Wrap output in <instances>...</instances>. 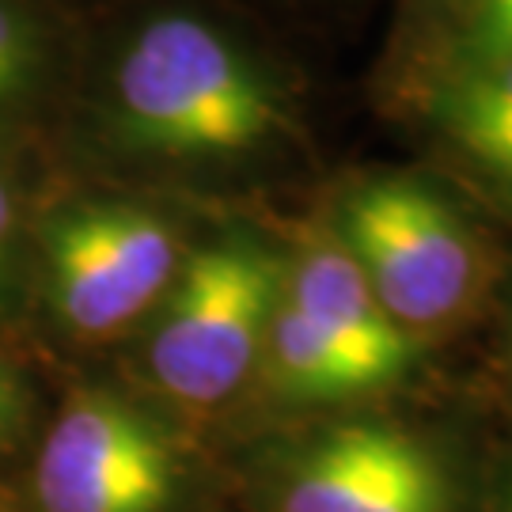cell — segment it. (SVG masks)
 Returning a JSON list of instances; mask_svg holds the SVG:
<instances>
[{
    "instance_id": "5bb4252c",
    "label": "cell",
    "mask_w": 512,
    "mask_h": 512,
    "mask_svg": "<svg viewBox=\"0 0 512 512\" xmlns=\"http://www.w3.org/2000/svg\"><path fill=\"white\" fill-rule=\"evenodd\" d=\"M418 4H421V8H429V12H433V19H444L452 8H456L459 0H418Z\"/></svg>"
},
{
    "instance_id": "30bf717a",
    "label": "cell",
    "mask_w": 512,
    "mask_h": 512,
    "mask_svg": "<svg viewBox=\"0 0 512 512\" xmlns=\"http://www.w3.org/2000/svg\"><path fill=\"white\" fill-rule=\"evenodd\" d=\"M490 327H494V346H490V380H486L482 399L501 418V425L512 429V274L505 281L501 300H497Z\"/></svg>"
},
{
    "instance_id": "8fae6325",
    "label": "cell",
    "mask_w": 512,
    "mask_h": 512,
    "mask_svg": "<svg viewBox=\"0 0 512 512\" xmlns=\"http://www.w3.org/2000/svg\"><path fill=\"white\" fill-rule=\"evenodd\" d=\"M486 512H512V429H501V444H497L494 482H490V501Z\"/></svg>"
},
{
    "instance_id": "ba28073f",
    "label": "cell",
    "mask_w": 512,
    "mask_h": 512,
    "mask_svg": "<svg viewBox=\"0 0 512 512\" xmlns=\"http://www.w3.org/2000/svg\"><path fill=\"white\" fill-rule=\"evenodd\" d=\"M406 110L429 148V171L512 232V57L471 69H425Z\"/></svg>"
},
{
    "instance_id": "7c38bea8",
    "label": "cell",
    "mask_w": 512,
    "mask_h": 512,
    "mask_svg": "<svg viewBox=\"0 0 512 512\" xmlns=\"http://www.w3.org/2000/svg\"><path fill=\"white\" fill-rule=\"evenodd\" d=\"M19 421H23V391L8 365L0 361V448L19 433Z\"/></svg>"
},
{
    "instance_id": "6da1fadb",
    "label": "cell",
    "mask_w": 512,
    "mask_h": 512,
    "mask_svg": "<svg viewBox=\"0 0 512 512\" xmlns=\"http://www.w3.org/2000/svg\"><path fill=\"white\" fill-rule=\"evenodd\" d=\"M114 141L156 164L243 175L308 145L289 69L236 23L202 8L148 12L107 69Z\"/></svg>"
},
{
    "instance_id": "9a60e30c",
    "label": "cell",
    "mask_w": 512,
    "mask_h": 512,
    "mask_svg": "<svg viewBox=\"0 0 512 512\" xmlns=\"http://www.w3.org/2000/svg\"><path fill=\"white\" fill-rule=\"evenodd\" d=\"M8 110H12V107H8V103H4V99H0V114H8Z\"/></svg>"
},
{
    "instance_id": "8992f818",
    "label": "cell",
    "mask_w": 512,
    "mask_h": 512,
    "mask_svg": "<svg viewBox=\"0 0 512 512\" xmlns=\"http://www.w3.org/2000/svg\"><path fill=\"white\" fill-rule=\"evenodd\" d=\"M194 456L145 406L80 391L42 440L35 490L42 512H186Z\"/></svg>"
},
{
    "instance_id": "5b68a950",
    "label": "cell",
    "mask_w": 512,
    "mask_h": 512,
    "mask_svg": "<svg viewBox=\"0 0 512 512\" xmlns=\"http://www.w3.org/2000/svg\"><path fill=\"white\" fill-rule=\"evenodd\" d=\"M281 281L285 243L255 224L190 243L145 342L148 376L175 414L209 421L255 395Z\"/></svg>"
},
{
    "instance_id": "9c48e42d",
    "label": "cell",
    "mask_w": 512,
    "mask_h": 512,
    "mask_svg": "<svg viewBox=\"0 0 512 512\" xmlns=\"http://www.w3.org/2000/svg\"><path fill=\"white\" fill-rule=\"evenodd\" d=\"M512 57V0H459L440 19L429 69H471Z\"/></svg>"
},
{
    "instance_id": "7a4b0ae2",
    "label": "cell",
    "mask_w": 512,
    "mask_h": 512,
    "mask_svg": "<svg viewBox=\"0 0 512 512\" xmlns=\"http://www.w3.org/2000/svg\"><path fill=\"white\" fill-rule=\"evenodd\" d=\"M501 418L486 399L425 391L319 418L255 444V512H486Z\"/></svg>"
},
{
    "instance_id": "4fadbf2b",
    "label": "cell",
    "mask_w": 512,
    "mask_h": 512,
    "mask_svg": "<svg viewBox=\"0 0 512 512\" xmlns=\"http://www.w3.org/2000/svg\"><path fill=\"white\" fill-rule=\"evenodd\" d=\"M12 224H16V209H12V194L0 179V270H4V258H8V243H12Z\"/></svg>"
},
{
    "instance_id": "277c9868",
    "label": "cell",
    "mask_w": 512,
    "mask_h": 512,
    "mask_svg": "<svg viewBox=\"0 0 512 512\" xmlns=\"http://www.w3.org/2000/svg\"><path fill=\"white\" fill-rule=\"evenodd\" d=\"M437 357L387 319L346 247L315 217L285 243L255 395L285 418H319L437 391Z\"/></svg>"
},
{
    "instance_id": "52a82bcc",
    "label": "cell",
    "mask_w": 512,
    "mask_h": 512,
    "mask_svg": "<svg viewBox=\"0 0 512 512\" xmlns=\"http://www.w3.org/2000/svg\"><path fill=\"white\" fill-rule=\"evenodd\" d=\"M194 239L141 202H80L42 228L46 296L84 338H110L164 304Z\"/></svg>"
},
{
    "instance_id": "3957f363",
    "label": "cell",
    "mask_w": 512,
    "mask_h": 512,
    "mask_svg": "<svg viewBox=\"0 0 512 512\" xmlns=\"http://www.w3.org/2000/svg\"><path fill=\"white\" fill-rule=\"evenodd\" d=\"M319 220L387 319L429 357L494 319L512 274L497 224L429 167H368Z\"/></svg>"
}]
</instances>
